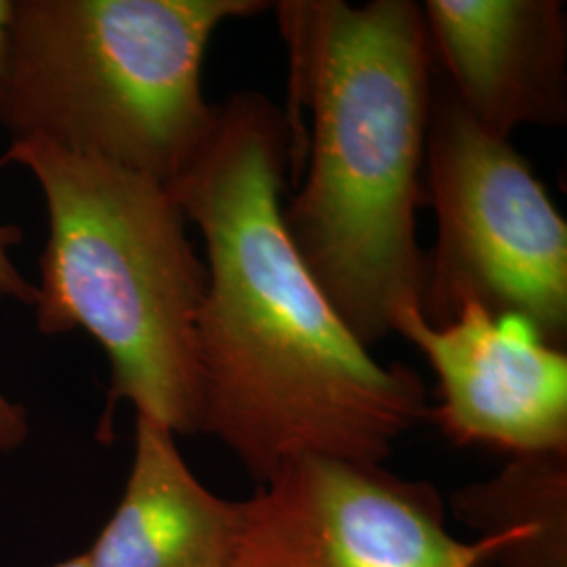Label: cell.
Here are the masks:
<instances>
[{
	"label": "cell",
	"mask_w": 567,
	"mask_h": 567,
	"mask_svg": "<svg viewBox=\"0 0 567 567\" xmlns=\"http://www.w3.org/2000/svg\"><path fill=\"white\" fill-rule=\"evenodd\" d=\"M236 567H492L498 529L458 540L426 482L303 456L240 501Z\"/></svg>",
	"instance_id": "8992f818"
},
{
	"label": "cell",
	"mask_w": 567,
	"mask_h": 567,
	"mask_svg": "<svg viewBox=\"0 0 567 567\" xmlns=\"http://www.w3.org/2000/svg\"><path fill=\"white\" fill-rule=\"evenodd\" d=\"M11 16H13V0H0V79L4 72V61H7Z\"/></svg>",
	"instance_id": "7c38bea8"
},
{
	"label": "cell",
	"mask_w": 567,
	"mask_h": 567,
	"mask_svg": "<svg viewBox=\"0 0 567 567\" xmlns=\"http://www.w3.org/2000/svg\"><path fill=\"white\" fill-rule=\"evenodd\" d=\"M292 152L286 112L240 91L200 156L166 185L208 257L200 433L259 486L303 456L381 465L429 414L423 379L370 355L290 240L280 200Z\"/></svg>",
	"instance_id": "6da1fadb"
},
{
	"label": "cell",
	"mask_w": 567,
	"mask_h": 567,
	"mask_svg": "<svg viewBox=\"0 0 567 567\" xmlns=\"http://www.w3.org/2000/svg\"><path fill=\"white\" fill-rule=\"evenodd\" d=\"M423 173L437 219L419 303L426 324H450L475 301L566 349V219L511 140L484 131L437 74Z\"/></svg>",
	"instance_id": "5b68a950"
},
{
	"label": "cell",
	"mask_w": 567,
	"mask_h": 567,
	"mask_svg": "<svg viewBox=\"0 0 567 567\" xmlns=\"http://www.w3.org/2000/svg\"><path fill=\"white\" fill-rule=\"evenodd\" d=\"M4 164L23 166L47 204L39 330H84L100 343L112 372L105 416L126 400L173 435L200 433L208 271L166 185L34 140L11 142Z\"/></svg>",
	"instance_id": "3957f363"
},
{
	"label": "cell",
	"mask_w": 567,
	"mask_h": 567,
	"mask_svg": "<svg viewBox=\"0 0 567 567\" xmlns=\"http://www.w3.org/2000/svg\"><path fill=\"white\" fill-rule=\"evenodd\" d=\"M454 505L473 526L503 534L492 566L567 567V454L513 456Z\"/></svg>",
	"instance_id": "30bf717a"
},
{
	"label": "cell",
	"mask_w": 567,
	"mask_h": 567,
	"mask_svg": "<svg viewBox=\"0 0 567 567\" xmlns=\"http://www.w3.org/2000/svg\"><path fill=\"white\" fill-rule=\"evenodd\" d=\"M437 377L429 414L458 446L513 456L567 454V353L517 318H494L465 301L456 320L426 324L416 305L393 318Z\"/></svg>",
	"instance_id": "52a82bcc"
},
{
	"label": "cell",
	"mask_w": 567,
	"mask_h": 567,
	"mask_svg": "<svg viewBox=\"0 0 567 567\" xmlns=\"http://www.w3.org/2000/svg\"><path fill=\"white\" fill-rule=\"evenodd\" d=\"M433 63L466 114L511 140L567 122V13L559 0H426Z\"/></svg>",
	"instance_id": "ba28073f"
},
{
	"label": "cell",
	"mask_w": 567,
	"mask_h": 567,
	"mask_svg": "<svg viewBox=\"0 0 567 567\" xmlns=\"http://www.w3.org/2000/svg\"><path fill=\"white\" fill-rule=\"evenodd\" d=\"M53 567H89V559H86L84 553H81V555H76L72 559H65V561H61V564Z\"/></svg>",
	"instance_id": "4fadbf2b"
},
{
	"label": "cell",
	"mask_w": 567,
	"mask_h": 567,
	"mask_svg": "<svg viewBox=\"0 0 567 567\" xmlns=\"http://www.w3.org/2000/svg\"><path fill=\"white\" fill-rule=\"evenodd\" d=\"M264 0H13L0 79L11 142L168 183L200 156L221 105L206 102L203 65L225 21Z\"/></svg>",
	"instance_id": "277c9868"
},
{
	"label": "cell",
	"mask_w": 567,
	"mask_h": 567,
	"mask_svg": "<svg viewBox=\"0 0 567 567\" xmlns=\"http://www.w3.org/2000/svg\"><path fill=\"white\" fill-rule=\"evenodd\" d=\"M23 240L21 227L0 224V297L13 299L18 303L34 307L37 284L28 282L25 276L13 264L11 248ZM28 416L20 404L4 398L0 391V452H11L20 447L28 437Z\"/></svg>",
	"instance_id": "8fae6325"
},
{
	"label": "cell",
	"mask_w": 567,
	"mask_h": 567,
	"mask_svg": "<svg viewBox=\"0 0 567 567\" xmlns=\"http://www.w3.org/2000/svg\"><path fill=\"white\" fill-rule=\"evenodd\" d=\"M240 501L204 486L175 435L137 416L133 465L89 567H236Z\"/></svg>",
	"instance_id": "9c48e42d"
},
{
	"label": "cell",
	"mask_w": 567,
	"mask_h": 567,
	"mask_svg": "<svg viewBox=\"0 0 567 567\" xmlns=\"http://www.w3.org/2000/svg\"><path fill=\"white\" fill-rule=\"evenodd\" d=\"M282 28L295 110L313 126L303 189L284 225L351 334L370 349L395 313L421 303L426 252V131L435 63L414 0H286Z\"/></svg>",
	"instance_id": "7a4b0ae2"
}]
</instances>
